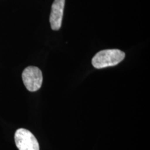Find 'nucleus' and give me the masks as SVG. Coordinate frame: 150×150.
I'll return each mask as SVG.
<instances>
[{
  "mask_svg": "<svg viewBox=\"0 0 150 150\" xmlns=\"http://www.w3.org/2000/svg\"><path fill=\"white\" fill-rule=\"evenodd\" d=\"M125 57V52L120 50H104L95 54L92 59V64L97 69L115 66L122 61Z\"/></svg>",
  "mask_w": 150,
  "mask_h": 150,
  "instance_id": "1",
  "label": "nucleus"
},
{
  "mask_svg": "<svg viewBox=\"0 0 150 150\" xmlns=\"http://www.w3.org/2000/svg\"><path fill=\"white\" fill-rule=\"evenodd\" d=\"M23 83L29 91H38L42 86V74L38 67L29 66L25 68L22 74Z\"/></svg>",
  "mask_w": 150,
  "mask_h": 150,
  "instance_id": "2",
  "label": "nucleus"
},
{
  "mask_svg": "<svg viewBox=\"0 0 150 150\" xmlns=\"http://www.w3.org/2000/svg\"><path fill=\"white\" fill-rule=\"evenodd\" d=\"M15 142L19 150H40L34 135L27 129H18L15 134Z\"/></svg>",
  "mask_w": 150,
  "mask_h": 150,
  "instance_id": "3",
  "label": "nucleus"
},
{
  "mask_svg": "<svg viewBox=\"0 0 150 150\" xmlns=\"http://www.w3.org/2000/svg\"><path fill=\"white\" fill-rule=\"evenodd\" d=\"M65 1V0H54L52 4L51 14L50 16L52 29L59 30L61 27Z\"/></svg>",
  "mask_w": 150,
  "mask_h": 150,
  "instance_id": "4",
  "label": "nucleus"
}]
</instances>
